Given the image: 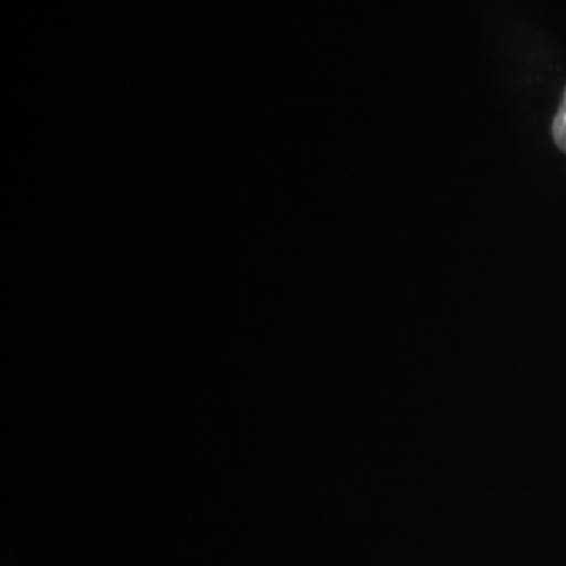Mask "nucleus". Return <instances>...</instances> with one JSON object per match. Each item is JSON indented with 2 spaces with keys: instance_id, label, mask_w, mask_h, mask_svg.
Returning a JSON list of instances; mask_svg holds the SVG:
<instances>
[{
  "instance_id": "f257e3e1",
  "label": "nucleus",
  "mask_w": 566,
  "mask_h": 566,
  "mask_svg": "<svg viewBox=\"0 0 566 566\" xmlns=\"http://www.w3.org/2000/svg\"><path fill=\"white\" fill-rule=\"evenodd\" d=\"M552 135H554V142L563 149L566 154V88L563 93V102H560V109L556 114V118L552 122Z\"/></svg>"
}]
</instances>
